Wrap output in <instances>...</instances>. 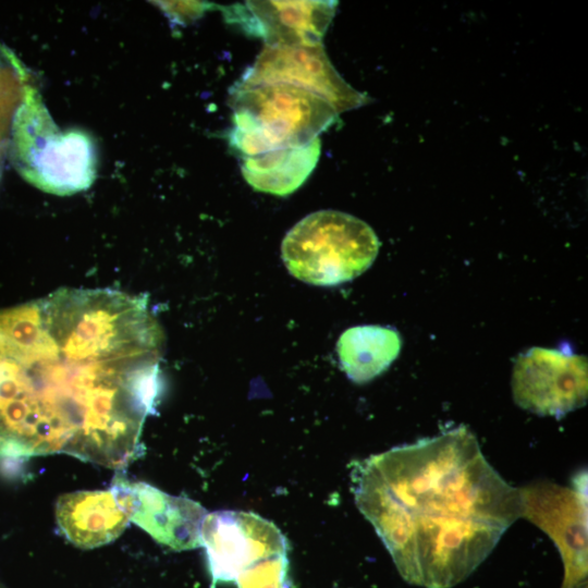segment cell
<instances>
[{
  "mask_svg": "<svg viewBox=\"0 0 588 588\" xmlns=\"http://www.w3.org/2000/svg\"><path fill=\"white\" fill-rule=\"evenodd\" d=\"M586 471L574 488L537 482L519 490L522 516L546 531L562 555V588H587V488Z\"/></svg>",
  "mask_w": 588,
  "mask_h": 588,
  "instance_id": "6",
  "label": "cell"
},
{
  "mask_svg": "<svg viewBox=\"0 0 588 588\" xmlns=\"http://www.w3.org/2000/svg\"><path fill=\"white\" fill-rule=\"evenodd\" d=\"M235 84H287L324 99L339 114L364 106L369 98L351 87L330 62L322 44L265 47Z\"/></svg>",
  "mask_w": 588,
  "mask_h": 588,
  "instance_id": "9",
  "label": "cell"
},
{
  "mask_svg": "<svg viewBox=\"0 0 588 588\" xmlns=\"http://www.w3.org/2000/svg\"><path fill=\"white\" fill-rule=\"evenodd\" d=\"M211 588L231 583L246 568L265 559L287 553L284 536L261 516L241 511L206 515L201 527Z\"/></svg>",
  "mask_w": 588,
  "mask_h": 588,
  "instance_id": "8",
  "label": "cell"
},
{
  "mask_svg": "<svg viewBox=\"0 0 588 588\" xmlns=\"http://www.w3.org/2000/svg\"><path fill=\"white\" fill-rule=\"evenodd\" d=\"M163 344L146 299L109 289L0 310V456L127 466L161 390Z\"/></svg>",
  "mask_w": 588,
  "mask_h": 588,
  "instance_id": "1",
  "label": "cell"
},
{
  "mask_svg": "<svg viewBox=\"0 0 588 588\" xmlns=\"http://www.w3.org/2000/svg\"><path fill=\"white\" fill-rule=\"evenodd\" d=\"M229 103L228 140L241 158L308 145L339 117L321 97L287 84H234Z\"/></svg>",
  "mask_w": 588,
  "mask_h": 588,
  "instance_id": "4",
  "label": "cell"
},
{
  "mask_svg": "<svg viewBox=\"0 0 588 588\" xmlns=\"http://www.w3.org/2000/svg\"><path fill=\"white\" fill-rule=\"evenodd\" d=\"M380 243L363 220L336 210L313 212L282 242V258L292 275L313 285L351 281L375 261Z\"/></svg>",
  "mask_w": 588,
  "mask_h": 588,
  "instance_id": "5",
  "label": "cell"
},
{
  "mask_svg": "<svg viewBox=\"0 0 588 588\" xmlns=\"http://www.w3.org/2000/svg\"><path fill=\"white\" fill-rule=\"evenodd\" d=\"M60 530L74 546L94 549L115 540L128 516L111 489L61 495L56 505Z\"/></svg>",
  "mask_w": 588,
  "mask_h": 588,
  "instance_id": "12",
  "label": "cell"
},
{
  "mask_svg": "<svg viewBox=\"0 0 588 588\" xmlns=\"http://www.w3.org/2000/svg\"><path fill=\"white\" fill-rule=\"evenodd\" d=\"M512 389L522 408L560 418L586 404L587 357L532 347L517 357Z\"/></svg>",
  "mask_w": 588,
  "mask_h": 588,
  "instance_id": "7",
  "label": "cell"
},
{
  "mask_svg": "<svg viewBox=\"0 0 588 588\" xmlns=\"http://www.w3.org/2000/svg\"><path fill=\"white\" fill-rule=\"evenodd\" d=\"M351 480L401 576L425 588L467 578L523 513L465 426L356 462Z\"/></svg>",
  "mask_w": 588,
  "mask_h": 588,
  "instance_id": "2",
  "label": "cell"
},
{
  "mask_svg": "<svg viewBox=\"0 0 588 588\" xmlns=\"http://www.w3.org/2000/svg\"><path fill=\"white\" fill-rule=\"evenodd\" d=\"M110 489L130 520L157 542L175 551L201 547L206 510L186 497L168 494L143 481L114 477Z\"/></svg>",
  "mask_w": 588,
  "mask_h": 588,
  "instance_id": "10",
  "label": "cell"
},
{
  "mask_svg": "<svg viewBox=\"0 0 588 588\" xmlns=\"http://www.w3.org/2000/svg\"><path fill=\"white\" fill-rule=\"evenodd\" d=\"M286 553L257 562L234 580L237 588H289Z\"/></svg>",
  "mask_w": 588,
  "mask_h": 588,
  "instance_id": "15",
  "label": "cell"
},
{
  "mask_svg": "<svg viewBox=\"0 0 588 588\" xmlns=\"http://www.w3.org/2000/svg\"><path fill=\"white\" fill-rule=\"evenodd\" d=\"M401 344L394 329L357 326L341 334L336 350L346 376L356 383H365L389 368L399 356Z\"/></svg>",
  "mask_w": 588,
  "mask_h": 588,
  "instance_id": "14",
  "label": "cell"
},
{
  "mask_svg": "<svg viewBox=\"0 0 588 588\" xmlns=\"http://www.w3.org/2000/svg\"><path fill=\"white\" fill-rule=\"evenodd\" d=\"M11 160L20 175L53 195H72L91 186L98 169L94 137L82 128L61 130L33 86L12 120Z\"/></svg>",
  "mask_w": 588,
  "mask_h": 588,
  "instance_id": "3",
  "label": "cell"
},
{
  "mask_svg": "<svg viewBox=\"0 0 588 588\" xmlns=\"http://www.w3.org/2000/svg\"><path fill=\"white\" fill-rule=\"evenodd\" d=\"M320 138L308 145L242 158L241 171L256 191L278 196L295 192L310 175L320 156Z\"/></svg>",
  "mask_w": 588,
  "mask_h": 588,
  "instance_id": "13",
  "label": "cell"
},
{
  "mask_svg": "<svg viewBox=\"0 0 588 588\" xmlns=\"http://www.w3.org/2000/svg\"><path fill=\"white\" fill-rule=\"evenodd\" d=\"M336 1H245L219 7L228 23L266 47L314 46L331 23Z\"/></svg>",
  "mask_w": 588,
  "mask_h": 588,
  "instance_id": "11",
  "label": "cell"
}]
</instances>
